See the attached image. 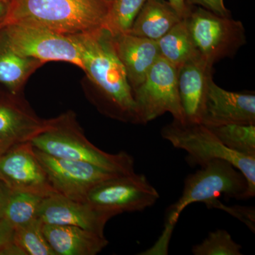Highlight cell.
I'll return each instance as SVG.
<instances>
[{
	"instance_id": "obj_1",
	"label": "cell",
	"mask_w": 255,
	"mask_h": 255,
	"mask_svg": "<svg viewBox=\"0 0 255 255\" xmlns=\"http://www.w3.org/2000/svg\"><path fill=\"white\" fill-rule=\"evenodd\" d=\"M78 44L82 70L95 86L92 101L102 113L138 124L136 105L127 73L105 29L72 35Z\"/></svg>"
},
{
	"instance_id": "obj_32",
	"label": "cell",
	"mask_w": 255,
	"mask_h": 255,
	"mask_svg": "<svg viewBox=\"0 0 255 255\" xmlns=\"http://www.w3.org/2000/svg\"><path fill=\"white\" fill-rule=\"evenodd\" d=\"M2 38H3L2 31H1V30H0V41H1V40H2Z\"/></svg>"
},
{
	"instance_id": "obj_21",
	"label": "cell",
	"mask_w": 255,
	"mask_h": 255,
	"mask_svg": "<svg viewBox=\"0 0 255 255\" xmlns=\"http://www.w3.org/2000/svg\"><path fill=\"white\" fill-rule=\"evenodd\" d=\"M44 196L28 191H11L4 218L14 229L38 219V207Z\"/></svg>"
},
{
	"instance_id": "obj_33",
	"label": "cell",
	"mask_w": 255,
	"mask_h": 255,
	"mask_svg": "<svg viewBox=\"0 0 255 255\" xmlns=\"http://www.w3.org/2000/svg\"><path fill=\"white\" fill-rule=\"evenodd\" d=\"M111 1H112V0H111Z\"/></svg>"
},
{
	"instance_id": "obj_29",
	"label": "cell",
	"mask_w": 255,
	"mask_h": 255,
	"mask_svg": "<svg viewBox=\"0 0 255 255\" xmlns=\"http://www.w3.org/2000/svg\"><path fill=\"white\" fill-rule=\"evenodd\" d=\"M11 192V189L0 181V219L4 218L5 210Z\"/></svg>"
},
{
	"instance_id": "obj_16",
	"label": "cell",
	"mask_w": 255,
	"mask_h": 255,
	"mask_svg": "<svg viewBox=\"0 0 255 255\" xmlns=\"http://www.w3.org/2000/svg\"><path fill=\"white\" fill-rule=\"evenodd\" d=\"M112 40L129 84L134 90L143 82L149 70L160 57L157 41L130 33L112 36Z\"/></svg>"
},
{
	"instance_id": "obj_13",
	"label": "cell",
	"mask_w": 255,
	"mask_h": 255,
	"mask_svg": "<svg viewBox=\"0 0 255 255\" xmlns=\"http://www.w3.org/2000/svg\"><path fill=\"white\" fill-rule=\"evenodd\" d=\"M37 217L43 224L77 226L105 236L106 225L114 216L87 203L53 193L43 198Z\"/></svg>"
},
{
	"instance_id": "obj_5",
	"label": "cell",
	"mask_w": 255,
	"mask_h": 255,
	"mask_svg": "<svg viewBox=\"0 0 255 255\" xmlns=\"http://www.w3.org/2000/svg\"><path fill=\"white\" fill-rule=\"evenodd\" d=\"M161 135L175 148L185 150L187 162L191 166L203 167L215 159L228 161L246 177V199L254 197L255 157L228 148L209 127L201 124H182L174 120L162 128Z\"/></svg>"
},
{
	"instance_id": "obj_2",
	"label": "cell",
	"mask_w": 255,
	"mask_h": 255,
	"mask_svg": "<svg viewBox=\"0 0 255 255\" xmlns=\"http://www.w3.org/2000/svg\"><path fill=\"white\" fill-rule=\"evenodd\" d=\"M111 0H10L0 30L11 24L41 26L67 35L105 26Z\"/></svg>"
},
{
	"instance_id": "obj_3",
	"label": "cell",
	"mask_w": 255,
	"mask_h": 255,
	"mask_svg": "<svg viewBox=\"0 0 255 255\" xmlns=\"http://www.w3.org/2000/svg\"><path fill=\"white\" fill-rule=\"evenodd\" d=\"M33 147L58 158L89 162L117 174L135 172L131 155L100 150L85 136L72 112L48 119V127L30 141Z\"/></svg>"
},
{
	"instance_id": "obj_10",
	"label": "cell",
	"mask_w": 255,
	"mask_h": 255,
	"mask_svg": "<svg viewBox=\"0 0 255 255\" xmlns=\"http://www.w3.org/2000/svg\"><path fill=\"white\" fill-rule=\"evenodd\" d=\"M33 148L54 190L73 200L86 203L96 184L119 175L89 162L58 158Z\"/></svg>"
},
{
	"instance_id": "obj_12",
	"label": "cell",
	"mask_w": 255,
	"mask_h": 255,
	"mask_svg": "<svg viewBox=\"0 0 255 255\" xmlns=\"http://www.w3.org/2000/svg\"><path fill=\"white\" fill-rule=\"evenodd\" d=\"M200 124L207 127L226 124L255 125V95L223 90L211 75L206 87Z\"/></svg>"
},
{
	"instance_id": "obj_4",
	"label": "cell",
	"mask_w": 255,
	"mask_h": 255,
	"mask_svg": "<svg viewBox=\"0 0 255 255\" xmlns=\"http://www.w3.org/2000/svg\"><path fill=\"white\" fill-rule=\"evenodd\" d=\"M189 174L184 181L182 196L167 211L165 229L158 241L168 246L174 226L183 210L194 203L207 204L224 195L236 199H246L248 184L246 177L232 164L215 159Z\"/></svg>"
},
{
	"instance_id": "obj_9",
	"label": "cell",
	"mask_w": 255,
	"mask_h": 255,
	"mask_svg": "<svg viewBox=\"0 0 255 255\" xmlns=\"http://www.w3.org/2000/svg\"><path fill=\"white\" fill-rule=\"evenodd\" d=\"M159 193L143 174H119L96 184L87 194L86 203L114 216L142 211L154 205Z\"/></svg>"
},
{
	"instance_id": "obj_20",
	"label": "cell",
	"mask_w": 255,
	"mask_h": 255,
	"mask_svg": "<svg viewBox=\"0 0 255 255\" xmlns=\"http://www.w3.org/2000/svg\"><path fill=\"white\" fill-rule=\"evenodd\" d=\"M43 62L22 56L7 47L0 50V83L16 95L33 72L40 68Z\"/></svg>"
},
{
	"instance_id": "obj_14",
	"label": "cell",
	"mask_w": 255,
	"mask_h": 255,
	"mask_svg": "<svg viewBox=\"0 0 255 255\" xmlns=\"http://www.w3.org/2000/svg\"><path fill=\"white\" fill-rule=\"evenodd\" d=\"M24 100L0 102V155L20 144L31 141L48 127Z\"/></svg>"
},
{
	"instance_id": "obj_22",
	"label": "cell",
	"mask_w": 255,
	"mask_h": 255,
	"mask_svg": "<svg viewBox=\"0 0 255 255\" xmlns=\"http://www.w3.org/2000/svg\"><path fill=\"white\" fill-rule=\"evenodd\" d=\"M209 128L228 148L255 157V125L231 124Z\"/></svg>"
},
{
	"instance_id": "obj_18",
	"label": "cell",
	"mask_w": 255,
	"mask_h": 255,
	"mask_svg": "<svg viewBox=\"0 0 255 255\" xmlns=\"http://www.w3.org/2000/svg\"><path fill=\"white\" fill-rule=\"evenodd\" d=\"M182 19L166 0H147L128 33L157 41Z\"/></svg>"
},
{
	"instance_id": "obj_26",
	"label": "cell",
	"mask_w": 255,
	"mask_h": 255,
	"mask_svg": "<svg viewBox=\"0 0 255 255\" xmlns=\"http://www.w3.org/2000/svg\"><path fill=\"white\" fill-rule=\"evenodd\" d=\"M208 208H214L226 211L236 219H239L244 223L248 227L255 233V211L254 207H247V206H228L224 205L223 203L216 199L206 204Z\"/></svg>"
},
{
	"instance_id": "obj_6",
	"label": "cell",
	"mask_w": 255,
	"mask_h": 255,
	"mask_svg": "<svg viewBox=\"0 0 255 255\" xmlns=\"http://www.w3.org/2000/svg\"><path fill=\"white\" fill-rule=\"evenodd\" d=\"M184 18L188 31L199 58L215 63L233 58L247 43L246 29L241 21L214 14L201 6H189Z\"/></svg>"
},
{
	"instance_id": "obj_24",
	"label": "cell",
	"mask_w": 255,
	"mask_h": 255,
	"mask_svg": "<svg viewBox=\"0 0 255 255\" xmlns=\"http://www.w3.org/2000/svg\"><path fill=\"white\" fill-rule=\"evenodd\" d=\"M43 223L36 219L14 229V242L26 255H57L43 232Z\"/></svg>"
},
{
	"instance_id": "obj_8",
	"label": "cell",
	"mask_w": 255,
	"mask_h": 255,
	"mask_svg": "<svg viewBox=\"0 0 255 255\" xmlns=\"http://www.w3.org/2000/svg\"><path fill=\"white\" fill-rule=\"evenodd\" d=\"M177 72L174 65L159 57L141 85L132 90L138 124H147L167 112L174 120L185 122L178 92Z\"/></svg>"
},
{
	"instance_id": "obj_7",
	"label": "cell",
	"mask_w": 255,
	"mask_h": 255,
	"mask_svg": "<svg viewBox=\"0 0 255 255\" xmlns=\"http://www.w3.org/2000/svg\"><path fill=\"white\" fill-rule=\"evenodd\" d=\"M4 46L22 56L43 62H68L83 69L78 44L72 35L41 26L11 24L1 29Z\"/></svg>"
},
{
	"instance_id": "obj_23",
	"label": "cell",
	"mask_w": 255,
	"mask_h": 255,
	"mask_svg": "<svg viewBox=\"0 0 255 255\" xmlns=\"http://www.w3.org/2000/svg\"><path fill=\"white\" fill-rule=\"evenodd\" d=\"M147 0H112L104 29L112 36L128 33Z\"/></svg>"
},
{
	"instance_id": "obj_28",
	"label": "cell",
	"mask_w": 255,
	"mask_h": 255,
	"mask_svg": "<svg viewBox=\"0 0 255 255\" xmlns=\"http://www.w3.org/2000/svg\"><path fill=\"white\" fill-rule=\"evenodd\" d=\"M14 228L4 218L0 219V251L14 241Z\"/></svg>"
},
{
	"instance_id": "obj_17",
	"label": "cell",
	"mask_w": 255,
	"mask_h": 255,
	"mask_svg": "<svg viewBox=\"0 0 255 255\" xmlns=\"http://www.w3.org/2000/svg\"><path fill=\"white\" fill-rule=\"evenodd\" d=\"M42 229L57 255H95L109 244L105 236L77 226L43 223Z\"/></svg>"
},
{
	"instance_id": "obj_30",
	"label": "cell",
	"mask_w": 255,
	"mask_h": 255,
	"mask_svg": "<svg viewBox=\"0 0 255 255\" xmlns=\"http://www.w3.org/2000/svg\"><path fill=\"white\" fill-rule=\"evenodd\" d=\"M166 1L174 8L181 17L184 18L187 16L190 7L186 4L185 0H166Z\"/></svg>"
},
{
	"instance_id": "obj_31",
	"label": "cell",
	"mask_w": 255,
	"mask_h": 255,
	"mask_svg": "<svg viewBox=\"0 0 255 255\" xmlns=\"http://www.w3.org/2000/svg\"><path fill=\"white\" fill-rule=\"evenodd\" d=\"M10 0H0V22L6 16L9 9Z\"/></svg>"
},
{
	"instance_id": "obj_19",
	"label": "cell",
	"mask_w": 255,
	"mask_h": 255,
	"mask_svg": "<svg viewBox=\"0 0 255 255\" xmlns=\"http://www.w3.org/2000/svg\"><path fill=\"white\" fill-rule=\"evenodd\" d=\"M156 41L161 58L177 68L199 57L184 18Z\"/></svg>"
},
{
	"instance_id": "obj_15",
	"label": "cell",
	"mask_w": 255,
	"mask_h": 255,
	"mask_svg": "<svg viewBox=\"0 0 255 255\" xmlns=\"http://www.w3.org/2000/svg\"><path fill=\"white\" fill-rule=\"evenodd\" d=\"M212 67L198 57L177 68L178 92L184 123L200 124L208 80L212 75Z\"/></svg>"
},
{
	"instance_id": "obj_27",
	"label": "cell",
	"mask_w": 255,
	"mask_h": 255,
	"mask_svg": "<svg viewBox=\"0 0 255 255\" xmlns=\"http://www.w3.org/2000/svg\"><path fill=\"white\" fill-rule=\"evenodd\" d=\"M188 6H199L221 16H231V11L226 7L224 0H185Z\"/></svg>"
},
{
	"instance_id": "obj_11",
	"label": "cell",
	"mask_w": 255,
	"mask_h": 255,
	"mask_svg": "<svg viewBox=\"0 0 255 255\" xmlns=\"http://www.w3.org/2000/svg\"><path fill=\"white\" fill-rule=\"evenodd\" d=\"M0 181L11 191H28L43 196L57 193L30 142L0 155Z\"/></svg>"
},
{
	"instance_id": "obj_25",
	"label": "cell",
	"mask_w": 255,
	"mask_h": 255,
	"mask_svg": "<svg viewBox=\"0 0 255 255\" xmlns=\"http://www.w3.org/2000/svg\"><path fill=\"white\" fill-rule=\"evenodd\" d=\"M242 246L233 239L226 230H216L209 233L191 252L194 255H241Z\"/></svg>"
}]
</instances>
